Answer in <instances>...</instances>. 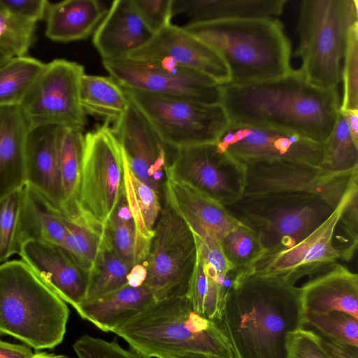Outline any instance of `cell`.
<instances>
[{
    "label": "cell",
    "mask_w": 358,
    "mask_h": 358,
    "mask_svg": "<svg viewBox=\"0 0 358 358\" xmlns=\"http://www.w3.org/2000/svg\"><path fill=\"white\" fill-rule=\"evenodd\" d=\"M153 35L132 0H115L94 32L92 42L102 59L108 60L127 57Z\"/></svg>",
    "instance_id": "7402d4cb"
},
{
    "label": "cell",
    "mask_w": 358,
    "mask_h": 358,
    "mask_svg": "<svg viewBox=\"0 0 358 358\" xmlns=\"http://www.w3.org/2000/svg\"><path fill=\"white\" fill-rule=\"evenodd\" d=\"M305 325H310L320 334L358 347V319L341 311L318 313L303 311Z\"/></svg>",
    "instance_id": "60d3db41"
},
{
    "label": "cell",
    "mask_w": 358,
    "mask_h": 358,
    "mask_svg": "<svg viewBox=\"0 0 358 358\" xmlns=\"http://www.w3.org/2000/svg\"><path fill=\"white\" fill-rule=\"evenodd\" d=\"M96 0H65L50 3L45 13V36L55 42L83 40L95 31L106 13Z\"/></svg>",
    "instance_id": "484cf974"
},
{
    "label": "cell",
    "mask_w": 358,
    "mask_h": 358,
    "mask_svg": "<svg viewBox=\"0 0 358 358\" xmlns=\"http://www.w3.org/2000/svg\"><path fill=\"white\" fill-rule=\"evenodd\" d=\"M45 63L27 55L0 65V106H20Z\"/></svg>",
    "instance_id": "836d02e7"
},
{
    "label": "cell",
    "mask_w": 358,
    "mask_h": 358,
    "mask_svg": "<svg viewBox=\"0 0 358 358\" xmlns=\"http://www.w3.org/2000/svg\"><path fill=\"white\" fill-rule=\"evenodd\" d=\"M49 3L47 0H0V8L36 23L45 18Z\"/></svg>",
    "instance_id": "bcb514c9"
},
{
    "label": "cell",
    "mask_w": 358,
    "mask_h": 358,
    "mask_svg": "<svg viewBox=\"0 0 358 358\" xmlns=\"http://www.w3.org/2000/svg\"><path fill=\"white\" fill-rule=\"evenodd\" d=\"M23 187L0 200V263L19 253V220L23 198Z\"/></svg>",
    "instance_id": "ab89813d"
},
{
    "label": "cell",
    "mask_w": 358,
    "mask_h": 358,
    "mask_svg": "<svg viewBox=\"0 0 358 358\" xmlns=\"http://www.w3.org/2000/svg\"><path fill=\"white\" fill-rule=\"evenodd\" d=\"M78 358H146L133 350L122 348L116 341H107L83 335L73 345Z\"/></svg>",
    "instance_id": "7bdbcfd3"
},
{
    "label": "cell",
    "mask_w": 358,
    "mask_h": 358,
    "mask_svg": "<svg viewBox=\"0 0 358 358\" xmlns=\"http://www.w3.org/2000/svg\"><path fill=\"white\" fill-rule=\"evenodd\" d=\"M124 188L126 201L139 239L150 248L162 209L160 194L134 176L127 164L124 154Z\"/></svg>",
    "instance_id": "4dcf8cb0"
},
{
    "label": "cell",
    "mask_w": 358,
    "mask_h": 358,
    "mask_svg": "<svg viewBox=\"0 0 358 358\" xmlns=\"http://www.w3.org/2000/svg\"><path fill=\"white\" fill-rule=\"evenodd\" d=\"M287 0H173V16L186 13L187 23L273 18L282 14Z\"/></svg>",
    "instance_id": "4316f807"
},
{
    "label": "cell",
    "mask_w": 358,
    "mask_h": 358,
    "mask_svg": "<svg viewBox=\"0 0 358 358\" xmlns=\"http://www.w3.org/2000/svg\"><path fill=\"white\" fill-rule=\"evenodd\" d=\"M122 88L163 143L174 150L216 143L230 122L220 103Z\"/></svg>",
    "instance_id": "ba28073f"
},
{
    "label": "cell",
    "mask_w": 358,
    "mask_h": 358,
    "mask_svg": "<svg viewBox=\"0 0 358 358\" xmlns=\"http://www.w3.org/2000/svg\"><path fill=\"white\" fill-rule=\"evenodd\" d=\"M339 112L346 121L354 141L358 144V110H341Z\"/></svg>",
    "instance_id": "f907efd6"
},
{
    "label": "cell",
    "mask_w": 358,
    "mask_h": 358,
    "mask_svg": "<svg viewBox=\"0 0 358 358\" xmlns=\"http://www.w3.org/2000/svg\"><path fill=\"white\" fill-rule=\"evenodd\" d=\"M62 127L48 124L29 128L24 153L25 185L40 192L62 212L59 140Z\"/></svg>",
    "instance_id": "44dd1931"
},
{
    "label": "cell",
    "mask_w": 358,
    "mask_h": 358,
    "mask_svg": "<svg viewBox=\"0 0 358 358\" xmlns=\"http://www.w3.org/2000/svg\"><path fill=\"white\" fill-rule=\"evenodd\" d=\"M129 271L115 253L106 233L103 248L96 266L90 276L87 292L83 302L95 300L127 285Z\"/></svg>",
    "instance_id": "74e56055"
},
{
    "label": "cell",
    "mask_w": 358,
    "mask_h": 358,
    "mask_svg": "<svg viewBox=\"0 0 358 358\" xmlns=\"http://www.w3.org/2000/svg\"><path fill=\"white\" fill-rule=\"evenodd\" d=\"M66 225L67 234L62 246L90 278L98 263L106 231H99L66 216Z\"/></svg>",
    "instance_id": "e575fe53"
},
{
    "label": "cell",
    "mask_w": 358,
    "mask_h": 358,
    "mask_svg": "<svg viewBox=\"0 0 358 358\" xmlns=\"http://www.w3.org/2000/svg\"><path fill=\"white\" fill-rule=\"evenodd\" d=\"M162 184L164 203L191 229H201L219 240L239 222L226 206L167 173Z\"/></svg>",
    "instance_id": "ffe728a7"
},
{
    "label": "cell",
    "mask_w": 358,
    "mask_h": 358,
    "mask_svg": "<svg viewBox=\"0 0 358 358\" xmlns=\"http://www.w3.org/2000/svg\"><path fill=\"white\" fill-rule=\"evenodd\" d=\"M196 257L192 229L164 203L143 264L147 274L143 285L156 301L185 296Z\"/></svg>",
    "instance_id": "30bf717a"
},
{
    "label": "cell",
    "mask_w": 358,
    "mask_h": 358,
    "mask_svg": "<svg viewBox=\"0 0 358 358\" xmlns=\"http://www.w3.org/2000/svg\"><path fill=\"white\" fill-rule=\"evenodd\" d=\"M106 233L115 253L130 270L144 264L149 248L139 239L124 192L107 223Z\"/></svg>",
    "instance_id": "d6a6232c"
},
{
    "label": "cell",
    "mask_w": 358,
    "mask_h": 358,
    "mask_svg": "<svg viewBox=\"0 0 358 358\" xmlns=\"http://www.w3.org/2000/svg\"><path fill=\"white\" fill-rule=\"evenodd\" d=\"M146 274V268L144 264L135 265L127 275V284L132 287L142 285L145 280Z\"/></svg>",
    "instance_id": "681fc988"
},
{
    "label": "cell",
    "mask_w": 358,
    "mask_h": 358,
    "mask_svg": "<svg viewBox=\"0 0 358 358\" xmlns=\"http://www.w3.org/2000/svg\"><path fill=\"white\" fill-rule=\"evenodd\" d=\"M299 288L303 311H341L358 319V275L338 262Z\"/></svg>",
    "instance_id": "603a6c76"
},
{
    "label": "cell",
    "mask_w": 358,
    "mask_h": 358,
    "mask_svg": "<svg viewBox=\"0 0 358 358\" xmlns=\"http://www.w3.org/2000/svg\"><path fill=\"white\" fill-rule=\"evenodd\" d=\"M341 201L321 194L288 192L243 196L226 208L257 235L266 253L296 245L317 229Z\"/></svg>",
    "instance_id": "8992f818"
},
{
    "label": "cell",
    "mask_w": 358,
    "mask_h": 358,
    "mask_svg": "<svg viewBox=\"0 0 358 358\" xmlns=\"http://www.w3.org/2000/svg\"><path fill=\"white\" fill-rule=\"evenodd\" d=\"M357 182L350 187L334 212L317 229L289 249L264 253L252 266L250 275L295 285L301 278L322 273L340 259L350 260L346 250L335 245L334 237L347 204L358 192Z\"/></svg>",
    "instance_id": "8fae6325"
},
{
    "label": "cell",
    "mask_w": 358,
    "mask_h": 358,
    "mask_svg": "<svg viewBox=\"0 0 358 358\" xmlns=\"http://www.w3.org/2000/svg\"><path fill=\"white\" fill-rule=\"evenodd\" d=\"M29 129L20 106H0V200L26 184L24 153Z\"/></svg>",
    "instance_id": "cb8c5ba5"
},
{
    "label": "cell",
    "mask_w": 358,
    "mask_h": 358,
    "mask_svg": "<svg viewBox=\"0 0 358 358\" xmlns=\"http://www.w3.org/2000/svg\"><path fill=\"white\" fill-rule=\"evenodd\" d=\"M102 62L110 76L124 88L205 103H220L221 85L199 72L169 63L128 57Z\"/></svg>",
    "instance_id": "4fadbf2b"
},
{
    "label": "cell",
    "mask_w": 358,
    "mask_h": 358,
    "mask_svg": "<svg viewBox=\"0 0 358 358\" xmlns=\"http://www.w3.org/2000/svg\"><path fill=\"white\" fill-rule=\"evenodd\" d=\"M343 60V93L339 109L358 110V22L349 29Z\"/></svg>",
    "instance_id": "b9f144b4"
},
{
    "label": "cell",
    "mask_w": 358,
    "mask_h": 358,
    "mask_svg": "<svg viewBox=\"0 0 358 358\" xmlns=\"http://www.w3.org/2000/svg\"><path fill=\"white\" fill-rule=\"evenodd\" d=\"M113 333L146 358H236L217 321L185 296L155 301Z\"/></svg>",
    "instance_id": "3957f363"
},
{
    "label": "cell",
    "mask_w": 358,
    "mask_h": 358,
    "mask_svg": "<svg viewBox=\"0 0 358 358\" xmlns=\"http://www.w3.org/2000/svg\"><path fill=\"white\" fill-rule=\"evenodd\" d=\"M80 105L87 115L115 122L126 112L129 100L111 76L84 74L80 85Z\"/></svg>",
    "instance_id": "f546056e"
},
{
    "label": "cell",
    "mask_w": 358,
    "mask_h": 358,
    "mask_svg": "<svg viewBox=\"0 0 358 358\" xmlns=\"http://www.w3.org/2000/svg\"><path fill=\"white\" fill-rule=\"evenodd\" d=\"M229 290L208 268L196 246V257L185 296L193 309L212 320H217Z\"/></svg>",
    "instance_id": "1f68e13d"
},
{
    "label": "cell",
    "mask_w": 358,
    "mask_h": 358,
    "mask_svg": "<svg viewBox=\"0 0 358 358\" xmlns=\"http://www.w3.org/2000/svg\"><path fill=\"white\" fill-rule=\"evenodd\" d=\"M287 358H330L319 335L304 329L289 332L286 338Z\"/></svg>",
    "instance_id": "ee69618b"
},
{
    "label": "cell",
    "mask_w": 358,
    "mask_h": 358,
    "mask_svg": "<svg viewBox=\"0 0 358 358\" xmlns=\"http://www.w3.org/2000/svg\"><path fill=\"white\" fill-rule=\"evenodd\" d=\"M31 358H71L63 355H56L47 352H38L34 353V355Z\"/></svg>",
    "instance_id": "816d5d0a"
},
{
    "label": "cell",
    "mask_w": 358,
    "mask_h": 358,
    "mask_svg": "<svg viewBox=\"0 0 358 358\" xmlns=\"http://www.w3.org/2000/svg\"><path fill=\"white\" fill-rule=\"evenodd\" d=\"M356 22L357 0L302 1L294 55L301 59L299 70L309 83L323 89L337 88L348 31Z\"/></svg>",
    "instance_id": "52a82bcc"
},
{
    "label": "cell",
    "mask_w": 358,
    "mask_h": 358,
    "mask_svg": "<svg viewBox=\"0 0 358 358\" xmlns=\"http://www.w3.org/2000/svg\"><path fill=\"white\" fill-rule=\"evenodd\" d=\"M69 309L23 260L0 264V333L35 350L52 349L64 337Z\"/></svg>",
    "instance_id": "5b68a950"
},
{
    "label": "cell",
    "mask_w": 358,
    "mask_h": 358,
    "mask_svg": "<svg viewBox=\"0 0 358 358\" xmlns=\"http://www.w3.org/2000/svg\"><path fill=\"white\" fill-rule=\"evenodd\" d=\"M220 103L230 123L273 127L324 143L340 108L337 88L309 83L299 69L271 80L222 85Z\"/></svg>",
    "instance_id": "6da1fadb"
},
{
    "label": "cell",
    "mask_w": 358,
    "mask_h": 358,
    "mask_svg": "<svg viewBox=\"0 0 358 358\" xmlns=\"http://www.w3.org/2000/svg\"><path fill=\"white\" fill-rule=\"evenodd\" d=\"M66 234L64 214L40 192L24 185L19 220L20 247L32 240L62 245Z\"/></svg>",
    "instance_id": "83f0119b"
},
{
    "label": "cell",
    "mask_w": 358,
    "mask_h": 358,
    "mask_svg": "<svg viewBox=\"0 0 358 358\" xmlns=\"http://www.w3.org/2000/svg\"><path fill=\"white\" fill-rule=\"evenodd\" d=\"M112 129L132 173L160 194L162 186L158 176L169 163V152L175 150L163 143L130 101L126 112Z\"/></svg>",
    "instance_id": "ac0fdd59"
},
{
    "label": "cell",
    "mask_w": 358,
    "mask_h": 358,
    "mask_svg": "<svg viewBox=\"0 0 358 358\" xmlns=\"http://www.w3.org/2000/svg\"><path fill=\"white\" fill-rule=\"evenodd\" d=\"M20 256L34 273L63 301L73 308L85 299L90 278L69 253L59 245L28 241Z\"/></svg>",
    "instance_id": "d6986e66"
},
{
    "label": "cell",
    "mask_w": 358,
    "mask_h": 358,
    "mask_svg": "<svg viewBox=\"0 0 358 358\" xmlns=\"http://www.w3.org/2000/svg\"><path fill=\"white\" fill-rule=\"evenodd\" d=\"M182 27L222 58L229 71V85L271 80L292 70L290 42L275 17L187 23Z\"/></svg>",
    "instance_id": "277c9868"
},
{
    "label": "cell",
    "mask_w": 358,
    "mask_h": 358,
    "mask_svg": "<svg viewBox=\"0 0 358 358\" xmlns=\"http://www.w3.org/2000/svg\"><path fill=\"white\" fill-rule=\"evenodd\" d=\"M85 74L80 64L55 59L47 64L20 104L29 128L58 125L83 130L86 114L80 101Z\"/></svg>",
    "instance_id": "7c38bea8"
},
{
    "label": "cell",
    "mask_w": 358,
    "mask_h": 358,
    "mask_svg": "<svg viewBox=\"0 0 358 358\" xmlns=\"http://www.w3.org/2000/svg\"><path fill=\"white\" fill-rule=\"evenodd\" d=\"M322 345L330 358H358V347L330 336L317 334Z\"/></svg>",
    "instance_id": "7dc6e473"
},
{
    "label": "cell",
    "mask_w": 358,
    "mask_h": 358,
    "mask_svg": "<svg viewBox=\"0 0 358 358\" xmlns=\"http://www.w3.org/2000/svg\"><path fill=\"white\" fill-rule=\"evenodd\" d=\"M124 192L123 150L105 122L84 135L77 221L104 232Z\"/></svg>",
    "instance_id": "9c48e42d"
},
{
    "label": "cell",
    "mask_w": 358,
    "mask_h": 358,
    "mask_svg": "<svg viewBox=\"0 0 358 358\" xmlns=\"http://www.w3.org/2000/svg\"><path fill=\"white\" fill-rule=\"evenodd\" d=\"M36 24L0 8V55L8 58L27 55Z\"/></svg>",
    "instance_id": "f35d334b"
},
{
    "label": "cell",
    "mask_w": 358,
    "mask_h": 358,
    "mask_svg": "<svg viewBox=\"0 0 358 358\" xmlns=\"http://www.w3.org/2000/svg\"><path fill=\"white\" fill-rule=\"evenodd\" d=\"M217 145L241 162L288 160L320 166L324 143L266 126L230 123Z\"/></svg>",
    "instance_id": "2e32d148"
},
{
    "label": "cell",
    "mask_w": 358,
    "mask_h": 358,
    "mask_svg": "<svg viewBox=\"0 0 358 358\" xmlns=\"http://www.w3.org/2000/svg\"><path fill=\"white\" fill-rule=\"evenodd\" d=\"M164 171L224 206L243 196L245 165L217 143L176 150Z\"/></svg>",
    "instance_id": "9a60e30c"
},
{
    "label": "cell",
    "mask_w": 358,
    "mask_h": 358,
    "mask_svg": "<svg viewBox=\"0 0 358 358\" xmlns=\"http://www.w3.org/2000/svg\"><path fill=\"white\" fill-rule=\"evenodd\" d=\"M140 17L155 34L171 24L173 0H132Z\"/></svg>",
    "instance_id": "f6af8a7d"
},
{
    "label": "cell",
    "mask_w": 358,
    "mask_h": 358,
    "mask_svg": "<svg viewBox=\"0 0 358 358\" xmlns=\"http://www.w3.org/2000/svg\"><path fill=\"white\" fill-rule=\"evenodd\" d=\"M245 165L243 196L311 192L341 201L358 180V168L327 173L320 166L288 160H252Z\"/></svg>",
    "instance_id": "5bb4252c"
},
{
    "label": "cell",
    "mask_w": 358,
    "mask_h": 358,
    "mask_svg": "<svg viewBox=\"0 0 358 358\" xmlns=\"http://www.w3.org/2000/svg\"><path fill=\"white\" fill-rule=\"evenodd\" d=\"M217 321L236 358H287V334L304 327L299 288L255 275L241 277Z\"/></svg>",
    "instance_id": "7a4b0ae2"
},
{
    "label": "cell",
    "mask_w": 358,
    "mask_h": 358,
    "mask_svg": "<svg viewBox=\"0 0 358 358\" xmlns=\"http://www.w3.org/2000/svg\"><path fill=\"white\" fill-rule=\"evenodd\" d=\"M84 146L83 130L63 127L59 140L62 209L69 219L79 217L78 199Z\"/></svg>",
    "instance_id": "f1b7e54d"
},
{
    "label": "cell",
    "mask_w": 358,
    "mask_h": 358,
    "mask_svg": "<svg viewBox=\"0 0 358 358\" xmlns=\"http://www.w3.org/2000/svg\"><path fill=\"white\" fill-rule=\"evenodd\" d=\"M125 57L169 63L205 74L221 85L230 80L225 62L213 49L182 27L172 24L155 33L146 44Z\"/></svg>",
    "instance_id": "e0dca14e"
},
{
    "label": "cell",
    "mask_w": 358,
    "mask_h": 358,
    "mask_svg": "<svg viewBox=\"0 0 358 358\" xmlns=\"http://www.w3.org/2000/svg\"><path fill=\"white\" fill-rule=\"evenodd\" d=\"M320 166L327 173H344L358 168V144L354 141L339 111L334 128L324 143Z\"/></svg>",
    "instance_id": "8d00e7d4"
},
{
    "label": "cell",
    "mask_w": 358,
    "mask_h": 358,
    "mask_svg": "<svg viewBox=\"0 0 358 358\" xmlns=\"http://www.w3.org/2000/svg\"><path fill=\"white\" fill-rule=\"evenodd\" d=\"M222 249L236 275H250L255 263L265 253L257 235L240 223L220 240Z\"/></svg>",
    "instance_id": "d590c367"
},
{
    "label": "cell",
    "mask_w": 358,
    "mask_h": 358,
    "mask_svg": "<svg viewBox=\"0 0 358 358\" xmlns=\"http://www.w3.org/2000/svg\"><path fill=\"white\" fill-rule=\"evenodd\" d=\"M156 301L144 285L128 284L95 300L83 302L74 308L79 315L105 332H113Z\"/></svg>",
    "instance_id": "d4e9b609"
},
{
    "label": "cell",
    "mask_w": 358,
    "mask_h": 358,
    "mask_svg": "<svg viewBox=\"0 0 358 358\" xmlns=\"http://www.w3.org/2000/svg\"><path fill=\"white\" fill-rule=\"evenodd\" d=\"M34 355L26 344H14L0 341V358H31Z\"/></svg>",
    "instance_id": "c3c4849f"
}]
</instances>
